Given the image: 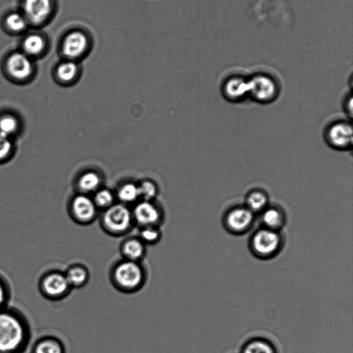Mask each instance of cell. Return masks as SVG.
I'll list each match as a JSON object with an SVG mask.
<instances>
[{
  "label": "cell",
  "mask_w": 353,
  "mask_h": 353,
  "mask_svg": "<svg viewBox=\"0 0 353 353\" xmlns=\"http://www.w3.org/2000/svg\"><path fill=\"white\" fill-rule=\"evenodd\" d=\"M94 39L91 32L83 27H74L62 37L59 52L63 59L82 61L91 53Z\"/></svg>",
  "instance_id": "cell-3"
},
{
  "label": "cell",
  "mask_w": 353,
  "mask_h": 353,
  "mask_svg": "<svg viewBox=\"0 0 353 353\" xmlns=\"http://www.w3.org/2000/svg\"><path fill=\"white\" fill-rule=\"evenodd\" d=\"M281 243V236L277 231L264 228L254 234L251 247L255 254L269 257L279 250Z\"/></svg>",
  "instance_id": "cell-8"
},
{
  "label": "cell",
  "mask_w": 353,
  "mask_h": 353,
  "mask_svg": "<svg viewBox=\"0 0 353 353\" xmlns=\"http://www.w3.org/2000/svg\"><path fill=\"white\" fill-rule=\"evenodd\" d=\"M138 187L139 196H142L145 201L150 200L156 194V187L150 181H144Z\"/></svg>",
  "instance_id": "cell-31"
},
{
  "label": "cell",
  "mask_w": 353,
  "mask_h": 353,
  "mask_svg": "<svg viewBox=\"0 0 353 353\" xmlns=\"http://www.w3.org/2000/svg\"><path fill=\"white\" fill-rule=\"evenodd\" d=\"M70 212L74 221L81 224H88L97 215V206L92 199L85 195L75 196L70 205Z\"/></svg>",
  "instance_id": "cell-11"
},
{
  "label": "cell",
  "mask_w": 353,
  "mask_h": 353,
  "mask_svg": "<svg viewBox=\"0 0 353 353\" xmlns=\"http://www.w3.org/2000/svg\"><path fill=\"white\" fill-rule=\"evenodd\" d=\"M6 27L12 32L18 34L26 31L30 26L22 12H12L5 19Z\"/></svg>",
  "instance_id": "cell-23"
},
{
  "label": "cell",
  "mask_w": 353,
  "mask_h": 353,
  "mask_svg": "<svg viewBox=\"0 0 353 353\" xmlns=\"http://www.w3.org/2000/svg\"><path fill=\"white\" fill-rule=\"evenodd\" d=\"M31 338L25 315L8 306L0 310V353H24Z\"/></svg>",
  "instance_id": "cell-1"
},
{
  "label": "cell",
  "mask_w": 353,
  "mask_h": 353,
  "mask_svg": "<svg viewBox=\"0 0 353 353\" xmlns=\"http://www.w3.org/2000/svg\"><path fill=\"white\" fill-rule=\"evenodd\" d=\"M94 202L97 207L107 209L112 205V194L108 190H101L96 194Z\"/></svg>",
  "instance_id": "cell-30"
},
{
  "label": "cell",
  "mask_w": 353,
  "mask_h": 353,
  "mask_svg": "<svg viewBox=\"0 0 353 353\" xmlns=\"http://www.w3.org/2000/svg\"><path fill=\"white\" fill-rule=\"evenodd\" d=\"M110 278L117 290L124 293H134L145 284L146 273L141 262L123 259L112 267Z\"/></svg>",
  "instance_id": "cell-2"
},
{
  "label": "cell",
  "mask_w": 353,
  "mask_h": 353,
  "mask_svg": "<svg viewBox=\"0 0 353 353\" xmlns=\"http://www.w3.org/2000/svg\"><path fill=\"white\" fill-rule=\"evenodd\" d=\"M21 123L17 117L12 113H4L0 115V134L13 138L20 130Z\"/></svg>",
  "instance_id": "cell-21"
},
{
  "label": "cell",
  "mask_w": 353,
  "mask_h": 353,
  "mask_svg": "<svg viewBox=\"0 0 353 353\" xmlns=\"http://www.w3.org/2000/svg\"><path fill=\"white\" fill-rule=\"evenodd\" d=\"M249 96L255 101L267 103L276 99L278 88L275 81L269 76L258 74L248 79Z\"/></svg>",
  "instance_id": "cell-9"
},
{
  "label": "cell",
  "mask_w": 353,
  "mask_h": 353,
  "mask_svg": "<svg viewBox=\"0 0 353 353\" xmlns=\"http://www.w3.org/2000/svg\"><path fill=\"white\" fill-rule=\"evenodd\" d=\"M254 213L246 206H239L230 210L225 216L226 228L233 233L246 231L252 224Z\"/></svg>",
  "instance_id": "cell-12"
},
{
  "label": "cell",
  "mask_w": 353,
  "mask_h": 353,
  "mask_svg": "<svg viewBox=\"0 0 353 353\" xmlns=\"http://www.w3.org/2000/svg\"><path fill=\"white\" fill-rule=\"evenodd\" d=\"M246 207L253 213L264 210L268 203L267 194L259 190H254L249 192L246 197Z\"/></svg>",
  "instance_id": "cell-22"
},
{
  "label": "cell",
  "mask_w": 353,
  "mask_h": 353,
  "mask_svg": "<svg viewBox=\"0 0 353 353\" xmlns=\"http://www.w3.org/2000/svg\"><path fill=\"white\" fill-rule=\"evenodd\" d=\"M64 274L72 289L84 286L89 279L88 269L80 264L70 265Z\"/></svg>",
  "instance_id": "cell-19"
},
{
  "label": "cell",
  "mask_w": 353,
  "mask_h": 353,
  "mask_svg": "<svg viewBox=\"0 0 353 353\" xmlns=\"http://www.w3.org/2000/svg\"><path fill=\"white\" fill-rule=\"evenodd\" d=\"M55 6L54 0H23L22 13L29 25L41 26L52 17Z\"/></svg>",
  "instance_id": "cell-7"
},
{
  "label": "cell",
  "mask_w": 353,
  "mask_h": 353,
  "mask_svg": "<svg viewBox=\"0 0 353 353\" xmlns=\"http://www.w3.org/2000/svg\"><path fill=\"white\" fill-rule=\"evenodd\" d=\"M262 221L265 228L278 231L285 223L283 212L277 208H266L263 210Z\"/></svg>",
  "instance_id": "cell-20"
},
{
  "label": "cell",
  "mask_w": 353,
  "mask_h": 353,
  "mask_svg": "<svg viewBox=\"0 0 353 353\" xmlns=\"http://www.w3.org/2000/svg\"><path fill=\"white\" fill-rule=\"evenodd\" d=\"M5 71L11 80L17 83H23L32 77L34 65L32 58L23 52L17 51L7 57Z\"/></svg>",
  "instance_id": "cell-6"
},
{
  "label": "cell",
  "mask_w": 353,
  "mask_h": 353,
  "mask_svg": "<svg viewBox=\"0 0 353 353\" xmlns=\"http://www.w3.org/2000/svg\"><path fill=\"white\" fill-rule=\"evenodd\" d=\"M118 196L123 202L134 201L139 196V187L134 183H126L119 189Z\"/></svg>",
  "instance_id": "cell-27"
},
{
  "label": "cell",
  "mask_w": 353,
  "mask_h": 353,
  "mask_svg": "<svg viewBox=\"0 0 353 353\" xmlns=\"http://www.w3.org/2000/svg\"><path fill=\"white\" fill-rule=\"evenodd\" d=\"M39 289L46 299L58 301L65 298L72 288L64 272L59 270H50L45 272L39 281Z\"/></svg>",
  "instance_id": "cell-5"
},
{
  "label": "cell",
  "mask_w": 353,
  "mask_h": 353,
  "mask_svg": "<svg viewBox=\"0 0 353 353\" xmlns=\"http://www.w3.org/2000/svg\"><path fill=\"white\" fill-rule=\"evenodd\" d=\"M133 222L132 212L122 204L108 208L101 219L103 230L113 236H121L129 232Z\"/></svg>",
  "instance_id": "cell-4"
},
{
  "label": "cell",
  "mask_w": 353,
  "mask_h": 353,
  "mask_svg": "<svg viewBox=\"0 0 353 353\" xmlns=\"http://www.w3.org/2000/svg\"><path fill=\"white\" fill-rule=\"evenodd\" d=\"M123 259L140 262L145 255L146 245L138 237L125 239L120 245Z\"/></svg>",
  "instance_id": "cell-16"
},
{
  "label": "cell",
  "mask_w": 353,
  "mask_h": 353,
  "mask_svg": "<svg viewBox=\"0 0 353 353\" xmlns=\"http://www.w3.org/2000/svg\"><path fill=\"white\" fill-rule=\"evenodd\" d=\"M14 152V143L12 138L0 134V162L10 159Z\"/></svg>",
  "instance_id": "cell-28"
},
{
  "label": "cell",
  "mask_w": 353,
  "mask_h": 353,
  "mask_svg": "<svg viewBox=\"0 0 353 353\" xmlns=\"http://www.w3.org/2000/svg\"><path fill=\"white\" fill-rule=\"evenodd\" d=\"M11 298V289L6 278L0 274V310L8 307Z\"/></svg>",
  "instance_id": "cell-29"
},
{
  "label": "cell",
  "mask_w": 353,
  "mask_h": 353,
  "mask_svg": "<svg viewBox=\"0 0 353 353\" xmlns=\"http://www.w3.org/2000/svg\"><path fill=\"white\" fill-rule=\"evenodd\" d=\"M325 134L327 143L333 148L345 150L352 146V127L347 121H340L332 123Z\"/></svg>",
  "instance_id": "cell-10"
},
{
  "label": "cell",
  "mask_w": 353,
  "mask_h": 353,
  "mask_svg": "<svg viewBox=\"0 0 353 353\" xmlns=\"http://www.w3.org/2000/svg\"><path fill=\"white\" fill-rule=\"evenodd\" d=\"M31 353H65V348L59 339L45 336L34 343Z\"/></svg>",
  "instance_id": "cell-18"
},
{
  "label": "cell",
  "mask_w": 353,
  "mask_h": 353,
  "mask_svg": "<svg viewBox=\"0 0 353 353\" xmlns=\"http://www.w3.org/2000/svg\"><path fill=\"white\" fill-rule=\"evenodd\" d=\"M242 353H276V352L270 343L261 339H255L244 346Z\"/></svg>",
  "instance_id": "cell-24"
},
{
  "label": "cell",
  "mask_w": 353,
  "mask_h": 353,
  "mask_svg": "<svg viewBox=\"0 0 353 353\" xmlns=\"http://www.w3.org/2000/svg\"><path fill=\"white\" fill-rule=\"evenodd\" d=\"M138 237L145 245L157 243L161 238V232L158 226H147L140 228Z\"/></svg>",
  "instance_id": "cell-25"
},
{
  "label": "cell",
  "mask_w": 353,
  "mask_h": 353,
  "mask_svg": "<svg viewBox=\"0 0 353 353\" xmlns=\"http://www.w3.org/2000/svg\"><path fill=\"white\" fill-rule=\"evenodd\" d=\"M80 62L63 59L54 68V78L61 84L68 85L75 82L80 77Z\"/></svg>",
  "instance_id": "cell-14"
},
{
  "label": "cell",
  "mask_w": 353,
  "mask_h": 353,
  "mask_svg": "<svg viewBox=\"0 0 353 353\" xmlns=\"http://www.w3.org/2000/svg\"><path fill=\"white\" fill-rule=\"evenodd\" d=\"M100 184V177L94 172L84 173L79 180V185L82 190L90 192L94 190Z\"/></svg>",
  "instance_id": "cell-26"
},
{
  "label": "cell",
  "mask_w": 353,
  "mask_h": 353,
  "mask_svg": "<svg viewBox=\"0 0 353 353\" xmlns=\"http://www.w3.org/2000/svg\"><path fill=\"white\" fill-rule=\"evenodd\" d=\"M224 96L230 101H237L249 96V81L242 77L228 79L223 87Z\"/></svg>",
  "instance_id": "cell-15"
},
{
  "label": "cell",
  "mask_w": 353,
  "mask_h": 353,
  "mask_svg": "<svg viewBox=\"0 0 353 353\" xmlns=\"http://www.w3.org/2000/svg\"><path fill=\"white\" fill-rule=\"evenodd\" d=\"M46 48L47 41L39 33L28 34L22 42V52L30 58L41 55Z\"/></svg>",
  "instance_id": "cell-17"
},
{
  "label": "cell",
  "mask_w": 353,
  "mask_h": 353,
  "mask_svg": "<svg viewBox=\"0 0 353 353\" xmlns=\"http://www.w3.org/2000/svg\"><path fill=\"white\" fill-rule=\"evenodd\" d=\"M132 214L134 222L140 228L158 226L161 218L159 209L148 201L138 203Z\"/></svg>",
  "instance_id": "cell-13"
}]
</instances>
